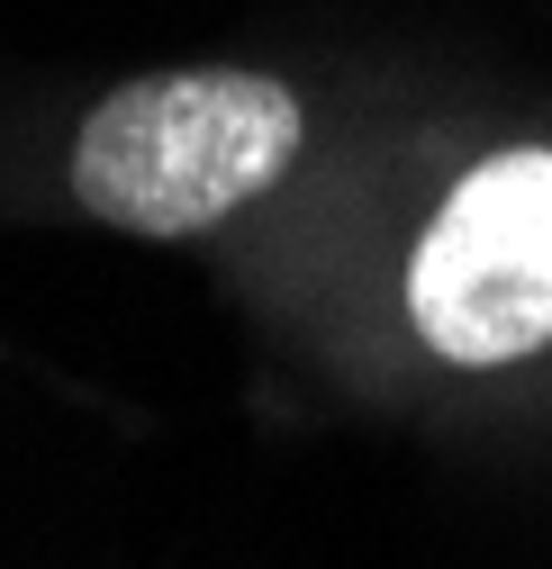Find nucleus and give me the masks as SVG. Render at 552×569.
<instances>
[{"label":"nucleus","instance_id":"f03ea898","mask_svg":"<svg viewBox=\"0 0 552 569\" xmlns=\"http://www.w3.org/2000/svg\"><path fill=\"white\" fill-rule=\"evenodd\" d=\"M407 326L453 371L552 343V146H499L444 190L407 253Z\"/></svg>","mask_w":552,"mask_h":569},{"label":"nucleus","instance_id":"f257e3e1","mask_svg":"<svg viewBox=\"0 0 552 569\" xmlns=\"http://www.w3.org/2000/svg\"><path fill=\"white\" fill-rule=\"evenodd\" d=\"M308 146L299 91L245 63L118 82L73 136V199L127 236H209L254 208Z\"/></svg>","mask_w":552,"mask_h":569}]
</instances>
